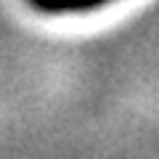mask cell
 Returning a JSON list of instances; mask_svg holds the SVG:
<instances>
[{"mask_svg":"<svg viewBox=\"0 0 159 159\" xmlns=\"http://www.w3.org/2000/svg\"><path fill=\"white\" fill-rule=\"evenodd\" d=\"M37 11L43 13H72V11H90L101 8L109 0H29Z\"/></svg>","mask_w":159,"mask_h":159,"instance_id":"obj_1","label":"cell"}]
</instances>
